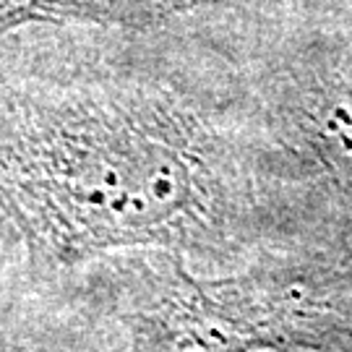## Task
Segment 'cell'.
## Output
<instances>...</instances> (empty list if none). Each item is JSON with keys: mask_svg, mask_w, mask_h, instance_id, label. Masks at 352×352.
<instances>
[{"mask_svg": "<svg viewBox=\"0 0 352 352\" xmlns=\"http://www.w3.org/2000/svg\"><path fill=\"white\" fill-rule=\"evenodd\" d=\"M24 282V253L13 230L0 219V314Z\"/></svg>", "mask_w": 352, "mask_h": 352, "instance_id": "5", "label": "cell"}, {"mask_svg": "<svg viewBox=\"0 0 352 352\" xmlns=\"http://www.w3.org/2000/svg\"><path fill=\"white\" fill-rule=\"evenodd\" d=\"M248 0H0V39L29 29L154 34L193 16L232 13Z\"/></svg>", "mask_w": 352, "mask_h": 352, "instance_id": "4", "label": "cell"}, {"mask_svg": "<svg viewBox=\"0 0 352 352\" xmlns=\"http://www.w3.org/2000/svg\"><path fill=\"white\" fill-rule=\"evenodd\" d=\"M100 34L0 39V219L26 279L128 251L235 272L305 245L287 217L295 167L214 39Z\"/></svg>", "mask_w": 352, "mask_h": 352, "instance_id": "1", "label": "cell"}, {"mask_svg": "<svg viewBox=\"0 0 352 352\" xmlns=\"http://www.w3.org/2000/svg\"><path fill=\"white\" fill-rule=\"evenodd\" d=\"M344 337H350V340H352V329H350V331H347V334H344Z\"/></svg>", "mask_w": 352, "mask_h": 352, "instance_id": "6", "label": "cell"}, {"mask_svg": "<svg viewBox=\"0 0 352 352\" xmlns=\"http://www.w3.org/2000/svg\"><path fill=\"white\" fill-rule=\"evenodd\" d=\"M253 113L292 164L314 162L352 209V55L334 60L264 58L217 34Z\"/></svg>", "mask_w": 352, "mask_h": 352, "instance_id": "3", "label": "cell"}, {"mask_svg": "<svg viewBox=\"0 0 352 352\" xmlns=\"http://www.w3.org/2000/svg\"><path fill=\"white\" fill-rule=\"evenodd\" d=\"M63 279L113 324L120 352H316L352 329V258L311 243L222 274L128 251Z\"/></svg>", "mask_w": 352, "mask_h": 352, "instance_id": "2", "label": "cell"}]
</instances>
